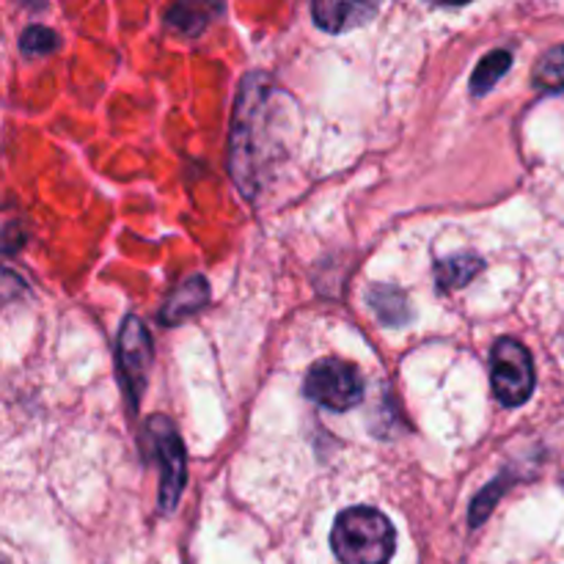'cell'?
Segmentation results:
<instances>
[{
	"mask_svg": "<svg viewBox=\"0 0 564 564\" xmlns=\"http://www.w3.org/2000/svg\"><path fill=\"white\" fill-rule=\"evenodd\" d=\"M330 549L341 564H389L397 549V534L383 512L352 507L336 518Z\"/></svg>",
	"mask_w": 564,
	"mask_h": 564,
	"instance_id": "1",
	"label": "cell"
},
{
	"mask_svg": "<svg viewBox=\"0 0 564 564\" xmlns=\"http://www.w3.org/2000/svg\"><path fill=\"white\" fill-rule=\"evenodd\" d=\"M306 397L328 411H350L364 400V378L358 367L341 358H319L306 375Z\"/></svg>",
	"mask_w": 564,
	"mask_h": 564,
	"instance_id": "2",
	"label": "cell"
},
{
	"mask_svg": "<svg viewBox=\"0 0 564 564\" xmlns=\"http://www.w3.org/2000/svg\"><path fill=\"white\" fill-rule=\"evenodd\" d=\"M147 438L160 468V510L171 512L185 488V446L169 416H154L147 427Z\"/></svg>",
	"mask_w": 564,
	"mask_h": 564,
	"instance_id": "3",
	"label": "cell"
},
{
	"mask_svg": "<svg viewBox=\"0 0 564 564\" xmlns=\"http://www.w3.org/2000/svg\"><path fill=\"white\" fill-rule=\"evenodd\" d=\"M490 383L501 405L518 408L534 391L532 352L518 339H499L490 352Z\"/></svg>",
	"mask_w": 564,
	"mask_h": 564,
	"instance_id": "4",
	"label": "cell"
},
{
	"mask_svg": "<svg viewBox=\"0 0 564 564\" xmlns=\"http://www.w3.org/2000/svg\"><path fill=\"white\" fill-rule=\"evenodd\" d=\"M154 361V347L152 336H149L147 325L138 317H127L124 325H121L119 336V367L121 378H124L127 391L132 397V405H138L143 394V386H147L149 369H152Z\"/></svg>",
	"mask_w": 564,
	"mask_h": 564,
	"instance_id": "5",
	"label": "cell"
},
{
	"mask_svg": "<svg viewBox=\"0 0 564 564\" xmlns=\"http://www.w3.org/2000/svg\"><path fill=\"white\" fill-rule=\"evenodd\" d=\"M378 14V6L372 3H341V0H328V3H314L312 17L323 31L341 33L347 28L364 25L369 17Z\"/></svg>",
	"mask_w": 564,
	"mask_h": 564,
	"instance_id": "6",
	"label": "cell"
},
{
	"mask_svg": "<svg viewBox=\"0 0 564 564\" xmlns=\"http://www.w3.org/2000/svg\"><path fill=\"white\" fill-rule=\"evenodd\" d=\"M207 301H209L207 281H204L202 275H193V279L182 281V284L171 292V297L165 301L160 319H163L165 325H176V323H182V319L191 317V314L202 312V308L207 306Z\"/></svg>",
	"mask_w": 564,
	"mask_h": 564,
	"instance_id": "7",
	"label": "cell"
},
{
	"mask_svg": "<svg viewBox=\"0 0 564 564\" xmlns=\"http://www.w3.org/2000/svg\"><path fill=\"white\" fill-rule=\"evenodd\" d=\"M482 268L485 262L474 253H455L449 259H441L438 268H435V281H438L441 290H460Z\"/></svg>",
	"mask_w": 564,
	"mask_h": 564,
	"instance_id": "8",
	"label": "cell"
},
{
	"mask_svg": "<svg viewBox=\"0 0 564 564\" xmlns=\"http://www.w3.org/2000/svg\"><path fill=\"white\" fill-rule=\"evenodd\" d=\"M369 303H372L375 314L386 325H405L411 319V306H408L405 292L394 290V286H375L369 292Z\"/></svg>",
	"mask_w": 564,
	"mask_h": 564,
	"instance_id": "9",
	"label": "cell"
},
{
	"mask_svg": "<svg viewBox=\"0 0 564 564\" xmlns=\"http://www.w3.org/2000/svg\"><path fill=\"white\" fill-rule=\"evenodd\" d=\"M510 66H512V53H510V50H494V53H488L482 61H479L477 69H474L471 91L477 94V97L488 94L490 88H494L496 83H499L501 77H505L507 72H510Z\"/></svg>",
	"mask_w": 564,
	"mask_h": 564,
	"instance_id": "10",
	"label": "cell"
},
{
	"mask_svg": "<svg viewBox=\"0 0 564 564\" xmlns=\"http://www.w3.org/2000/svg\"><path fill=\"white\" fill-rule=\"evenodd\" d=\"M534 86L540 91H564V44L549 50L534 69Z\"/></svg>",
	"mask_w": 564,
	"mask_h": 564,
	"instance_id": "11",
	"label": "cell"
},
{
	"mask_svg": "<svg viewBox=\"0 0 564 564\" xmlns=\"http://www.w3.org/2000/svg\"><path fill=\"white\" fill-rule=\"evenodd\" d=\"M165 20H169L171 31L182 33V36H196V33H202L204 25H207L204 9H198V6H187V3L174 6Z\"/></svg>",
	"mask_w": 564,
	"mask_h": 564,
	"instance_id": "12",
	"label": "cell"
},
{
	"mask_svg": "<svg viewBox=\"0 0 564 564\" xmlns=\"http://www.w3.org/2000/svg\"><path fill=\"white\" fill-rule=\"evenodd\" d=\"M55 47H58V33H55L53 28L31 25V28H25V33L20 36V50L25 55L53 53Z\"/></svg>",
	"mask_w": 564,
	"mask_h": 564,
	"instance_id": "13",
	"label": "cell"
}]
</instances>
